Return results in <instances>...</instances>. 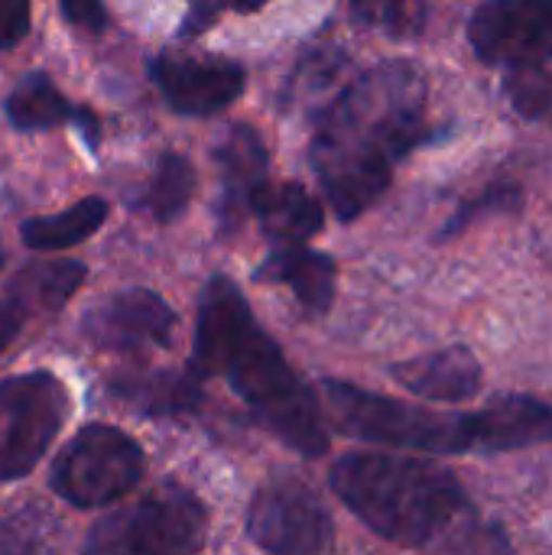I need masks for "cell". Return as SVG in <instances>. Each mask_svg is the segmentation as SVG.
<instances>
[{"label": "cell", "mask_w": 552, "mask_h": 555, "mask_svg": "<svg viewBox=\"0 0 552 555\" xmlns=\"http://www.w3.org/2000/svg\"><path fill=\"white\" fill-rule=\"evenodd\" d=\"M426 75L403 59L355 75L312 114V169L342 221L364 215L390 185L394 166L429 140Z\"/></svg>", "instance_id": "1"}, {"label": "cell", "mask_w": 552, "mask_h": 555, "mask_svg": "<svg viewBox=\"0 0 552 555\" xmlns=\"http://www.w3.org/2000/svg\"><path fill=\"white\" fill-rule=\"evenodd\" d=\"M189 367L198 377L228 380L254 420L293 452L306 459L329 452V429L316 390L260 328L247 299L228 276H211L202 289Z\"/></svg>", "instance_id": "2"}, {"label": "cell", "mask_w": 552, "mask_h": 555, "mask_svg": "<svg viewBox=\"0 0 552 555\" xmlns=\"http://www.w3.org/2000/svg\"><path fill=\"white\" fill-rule=\"evenodd\" d=\"M332 491L381 540L407 550L446 546L472 533V501L436 462L394 452H351L332 465Z\"/></svg>", "instance_id": "3"}, {"label": "cell", "mask_w": 552, "mask_h": 555, "mask_svg": "<svg viewBox=\"0 0 552 555\" xmlns=\"http://www.w3.org/2000/svg\"><path fill=\"white\" fill-rule=\"evenodd\" d=\"M335 429L368 446L433 455H482L478 413H436L420 403L394 400L345 380H322Z\"/></svg>", "instance_id": "4"}, {"label": "cell", "mask_w": 552, "mask_h": 555, "mask_svg": "<svg viewBox=\"0 0 552 555\" xmlns=\"http://www.w3.org/2000/svg\"><path fill=\"white\" fill-rule=\"evenodd\" d=\"M205 504L179 485H163L143 501L98 520L85 550L98 555L195 553L205 543Z\"/></svg>", "instance_id": "5"}, {"label": "cell", "mask_w": 552, "mask_h": 555, "mask_svg": "<svg viewBox=\"0 0 552 555\" xmlns=\"http://www.w3.org/2000/svg\"><path fill=\"white\" fill-rule=\"evenodd\" d=\"M143 449L120 429L88 423L55 459L52 491L72 507L91 511L127 498L143 478Z\"/></svg>", "instance_id": "6"}, {"label": "cell", "mask_w": 552, "mask_h": 555, "mask_svg": "<svg viewBox=\"0 0 552 555\" xmlns=\"http://www.w3.org/2000/svg\"><path fill=\"white\" fill-rule=\"evenodd\" d=\"M68 416V390L49 371L0 380V485L26 478Z\"/></svg>", "instance_id": "7"}, {"label": "cell", "mask_w": 552, "mask_h": 555, "mask_svg": "<svg viewBox=\"0 0 552 555\" xmlns=\"http://www.w3.org/2000/svg\"><path fill=\"white\" fill-rule=\"evenodd\" d=\"M251 540L277 555H316L335 546V524L322 498L296 475L267 481L247 511Z\"/></svg>", "instance_id": "8"}, {"label": "cell", "mask_w": 552, "mask_h": 555, "mask_svg": "<svg viewBox=\"0 0 552 555\" xmlns=\"http://www.w3.org/2000/svg\"><path fill=\"white\" fill-rule=\"evenodd\" d=\"M468 42L488 65L527 68L552 59V0H485L468 20Z\"/></svg>", "instance_id": "9"}, {"label": "cell", "mask_w": 552, "mask_h": 555, "mask_svg": "<svg viewBox=\"0 0 552 555\" xmlns=\"http://www.w3.org/2000/svg\"><path fill=\"white\" fill-rule=\"evenodd\" d=\"M172 306L153 289H124L91 306L81 319V335L98 351L143 354L169 348L176 335Z\"/></svg>", "instance_id": "10"}, {"label": "cell", "mask_w": 552, "mask_h": 555, "mask_svg": "<svg viewBox=\"0 0 552 555\" xmlns=\"http://www.w3.org/2000/svg\"><path fill=\"white\" fill-rule=\"evenodd\" d=\"M150 78L163 101L182 117H211L231 107L247 85V72L234 59H202L179 52L153 55Z\"/></svg>", "instance_id": "11"}, {"label": "cell", "mask_w": 552, "mask_h": 555, "mask_svg": "<svg viewBox=\"0 0 552 555\" xmlns=\"http://www.w3.org/2000/svg\"><path fill=\"white\" fill-rule=\"evenodd\" d=\"M205 377H198L192 367L182 371H127L120 377H111L104 384L107 397H114L120 406L150 416V420H169V416H189L202 410L205 403Z\"/></svg>", "instance_id": "12"}, {"label": "cell", "mask_w": 552, "mask_h": 555, "mask_svg": "<svg viewBox=\"0 0 552 555\" xmlns=\"http://www.w3.org/2000/svg\"><path fill=\"white\" fill-rule=\"evenodd\" d=\"M3 114L7 120L23 130V133H36V130H52L62 124H72L81 140L94 150L101 140V120L94 117V111L72 104L55 81L46 72H29L16 81V88L7 94L3 101Z\"/></svg>", "instance_id": "13"}, {"label": "cell", "mask_w": 552, "mask_h": 555, "mask_svg": "<svg viewBox=\"0 0 552 555\" xmlns=\"http://www.w3.org/2000/svg\"><path fill=\"white\" fill-rule=\"evenodd\" d=\"M215 163L221 172V198H218V221H221V234H231L234 228H241L251 192L267 179V146L264 137L247 127V124H234L224 140L215 146Z\"/></svg>", "instance_id": "14"}, {"label": "cell", "mask_w": 552, "mask_h": 555, "mask_svg": "<svg viewBox=\"0 0 552 555\" xmlns=\"http://www.w3.org/2000/svg\"><path fill=\"white\" fill-rule=\"evenodd\" d=\"M394 380L420 400L462 403L482 390V364L465 345H452V348L397 364Z\"/></svg>", "instance_id": "15"}, {"label": "cell", "mask_w": 552, "mask_h": 555, "mask_svg": "<svg viewBox=\"0 0 552 555\" xmlns=\"http://www.w3.org/2000/svg\"><path fill=\"white\" fill-rule=\"evenodd\" d=\"M247 211L260 221L264 234L283 247V244H306L322 231V205L319 198L299 185V182H260L251 192Z\"/></svg>", "instance_id": "16"}, {"label": "cell", "mask_w": 552, "mask_h": 555, "mask_svg": "<svg viewBox=\"0 0 552 555\" xmlns=\"http://www.w3.org/2000/svg\"><path fill=\"white\" fill-rule=\"evenodd\" d=\"M478 423H482V455H501V452L552 442V406L537 397H524V393L495 397L485 410H478Z\"/></svg>", "instance_id": "17"}, {"label": "cell", "mask_w": 552, "mask_h": 555, "mask_svg": "<svg viewBox=\"0 0 552 555\" xmlns=\"http://www.w3.org/2000/svg\"><path fill=\"white\" fill-rule=\"evenodd\" d=\"M254 280L290 286L309 312H325L335 302L338 267L329 254L309 250L303 244H283L257 267Z\"/></svg>", "instance_id": "18"}, {"label": "cell", "mask_w": 552, "mask_h": 555, "mask_svg": "<svg viewBox=\"0 0 552 555\" xmlns=\"http://www.w3.org/2000/svg\"><path fill=\"white\" fill-rule=\"evenodd\" d=\"M104 221H107V202L91 195L59 215H42V218L23 221L20 241L33 250H65V247H75V244L88 241L91 234H98L104 228Z\"/></svg>", "instance_id": "19"}, {"label": "cell", "mask_w": 552, "mask_h": 555, "mask_svg": "<svg viewBox=\"0 0 552 555\" xmlns=\"http://www.w3.org/2000/svg\"><path fill=\"white\" fill-rule=\"evenodd\" d=\"M348 55L335 46H312L286 81V107H325L348 81Z\"/></svg>", "instance_id": "20"}, {"label": "cell", "mask_w": 552, "mask_h": 555, "mask_svg": "<svg viewBox=\"0 0 552 555\" xmlns=\"http://www.w3.org/2000/svg\"><path fill=\"white\" fill-rule=\"evenodd\" d=\"M195 182H198L195 166L185 156L163 153L146 189H143V195L137 198V208L150 211L159 224H169L189 208V202L195 195Z\"/></svg>", "instance_id": "21"}, {"label": "cell", "mask_w": 552, "mask_h": 555, "mask_svg": "<svg viewBox=\"0 0 552 555\" xmlns=\"http://www.w3.org/2000/svg\"><path fill=\"white\" fill-rule=\"evenodd\" d=\"M85 263L78 260H52L29 263L13 276V286L29 299L33 312H55L68 302V296L85 283Z\"/></svg>", "instance_id": "22"}, {"label": "cell", "mask_w": 552, "mask_h": 555, "mask_svg": "<svg viewBox=\"0 0 552 555\" xmlns=\"http://www.w3.org/2000/svg\"><path fill=\"white\" fill-rule=\"evenodd\" d=\"M358 23L394 39L420 36L426 26V0H351Z\"/></svg>", "instance_id": "23"}, {"label": "cell", "mask_w": 552, "mask_h": 555, "mask_svg": "<svg viewBox=\"0 0 552 555\" xmlns=\"http://www.w3.org/2000/svg\"><path fill=\"white\" fill-rule=\"evenodd\" d=\"M508 98L524 117L552 120V72H543V65L511 68Z\"/></svg>", "instance_id": "24"}, {"label": "cell", "mask_w": 552, "mask_h": 555, "mask_svg": "<svg viewBox=\"0 0 552 555\" xmlns=\"http://www.w3.org/2000/svg\"><path fill=\"white\" fill-rule=\"evenodd\" d=\"M267 0H189V13L179 26L182 39H192L198 33H205L211 23H218L221 13H257Z\"/></svg>", "instance_id": "25"}, {"label": "cell", "mask_w": 552, "mask_h": 555, "mask_svg": "<svg viewBox=\"0 0 552 555\" xmlns=\"http://www.w3.org/2000/svg\"><path fill=\"white\" fill-rule=\"evenodd\" d=\"M29 315H33L29 299L10 283L7 296H0V354L16 341V335L23 332V325H26Z\"/></svg>", "instance_id": "26"}, {"label": "cell", "mask_w": 552, "mask_h": 555, "mask_svg": "<svg viewBox=\"0 0 552 555\" xmlns=\"http://www.w3.org/2000/svg\"><path fill=\"white\" fill-rule=\"evenodd\" d=\"M39 533H42V530H36L33 514H20V517H13V520H3V524H0V553H13V550L29 553V550H42L46 543H42Z\"/></svg>", "instance_id": "27"}, {"label": "cell", "mask_w": 552, "mask_h": 555, "mask_svg": "<svg viewBox=\"0 0 552 555\" xmlns=\"http://www.w3.org/2000/svg\"><path fill=\"white\" fill-rule=\"evenodd\" d=\"M29 0H0V49H13L29 33Z\"/></svg>", "instance_id": "28"}, {"label": "cell", "mask_w": 552, "mask_h": 555, "mask_svg": "<svg viewBox=\"0 0 552 555\" xmlns=\"http://www.w3.org/2000/svg\"><path fill=\"white\" fill-rule=\"evenodd\" d=\"M65 20L78 29H88V33H101L104 23H107V10H104V0H59Z\"/></svg>", "instance_id": "29"}, {"label": "cell", "mask_w": 552, "mask_h": 555, "mask_svg": "<svg viewBox=\"0 0 552 555\" xmlns=\"http://www.w3.org/2000/svg\"><path fill=\"white\" fill-rule=\"evenodd\" d=\"M0 267H3V244H0Z\"/></svg>", "instance_id": "30"}]
</instances>
